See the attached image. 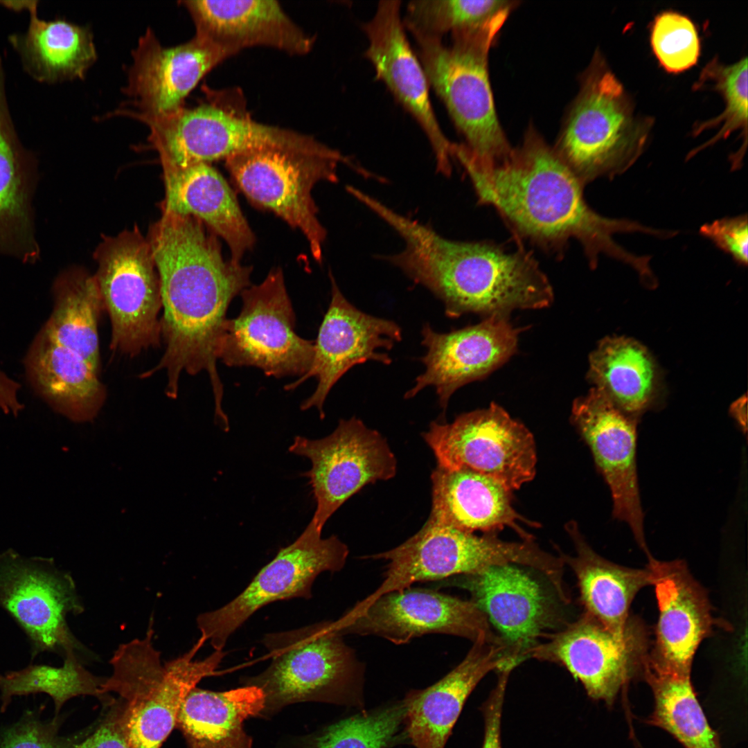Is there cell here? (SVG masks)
I'll return each instance as SVG.
<instances>
[{"label": "cell", "mask_w": 748, "mask_h": 748, "mask_svg": "<svg viewBox=\"0 0 748 748\" xmlns=\"http://www.w3.org/2000/svg\"><path fill=\"white\" fill-rule=\"evenodd\" d=\"M451 152L470 178L479 202L495 208L517 238L558 254L574 239L593 268L600 255H607L641 276L649 274L650 257L628 252L613 236L632 232L660 236L661 231L591 209L584 185L533 127L522 145L501 161L479 157L463 143H453Z\"/></svg>", "instance_id": "6da1fadb"}, {"label": "cell", "mask_w": 748, "mask_h": 748, "mask_svg": "<svg viewBox=\"0 0 748 748\" xmlns=\"http://www.w3.org/2000/svg\"><path fill=\"white\" fill-rule=\"evenodd\" d=\"M159 278L163 315L159 362L142 373L165 371V393L177 398L182 373L209 377L215 408H222L217 361L230 303L250 285L252 268L226 260L213 235L191 216L163 214L147 237Z\"/></svg>", "instance_id": "7a4b0ae2"}, {"label": "cell", "mask_w": 748, "mask_h": 748, "mask_svg": "<svg viewBox=\"0 0 748 748\" xmlns=\"http://www.w3.org/2000/svg\"><path fill=\"white\" fill-rule=\"evenodd\" d=\"M386 222L404 248L386 259L440 299L450 318L508 317L513 310L544 308L553 301L548 278L524 249L449 240L397 212Z\"/></svg>", "instance_id": "3957f363"}, {"label": "cell", "mask_w": 748, "mask_h": 748, "mask_svg": "<svg viewBox=\"0 0 748 748\" xmlns=\"http://www.w3.org/2000/svg\"><path fill=\"white\" fill-rule=\"evenodd\" d=\"M653 125L652 118L636 112L623 85L596 51L553 148L585 186L628 170L643 152Z\"/></svg>", "instance_id": "277c9868"}, {"label": "cell", "mask_w": 748, "mask_h": 748, "mask_svg": "<svg viewBox=\"0 0 748 748\" xmlns=\"http://www.w3.org/2000/svg\"><path fill=\"white\" fill-rule=\"evenodd\" d=\"M151 616L145 637L121 644L110 659L112 673L102 694L118 695V720L130 748H161L175 728L180 706L204 678L212 675L225 652L215 650L193 659L204 644L200 639L183 655L164 664L152 643Z\"/></svg>", "instance_id": "5b68a950"}, {"label": "cell", "mask_w": 748, "mask_h": 748, "mask_svg": "<svg viewBox=\"0 0 748 748\" xmlns=\"http://www.w3.org/2000/svg\"><path fill=\"white\" fill-rule=\"evenodd\" d=\"M342 636L332 629L331 621L266 634L262 643L271 661L262 673L243 682L262 690L261 714L305 701L363 709L364 665Z\"/></svg>", "instance_id": "8992f818"}, {"label": "cell", "mask_w": 748, "mask_h": 748, "mask_svg": "<svg viewBox=\"0 0 748 748\" xmlns=\"http://www.w3.org/2000/svg\"><path fill=\"white\" fill-rule=\"evenodd\" d=\"M502 28L443 39L414 37L429 87L443 101L463 143L481 158L501 161L512 152L497 114L488 74V53Z\"/></svg>", "instance_id": "52a82bcc"}, {"label": "cell", "mask_w": 748, "mask_h": 748, "mask_svg": "<svg viewBox=\"0 0 748 748\" xmlns=\"http://www.w3.org/2000/svg\"><path fill=\"white\" fill-rule=\"evenodd\" d=\"M364 558L389 561L384 580L372 594L346 612L347 615L357 613L384 594L409 588L416 582L441 581L508 564L544 572L551 564L550 554L533 540L506 542L494 533L479 536L431 517L400 545Z\"/></svg>", "instance_id": "ba28073f"}, {"label": "cell", "mask_w": 748, "mask_h": 748, "mask_svg": "<svg viewBox=\"0 0 748 748\" xmlns=\"http://www.w3.org/2000/svg\"><path fill=\"white\" fill-rule=\"evenodd\" d=\"M149 140L162 168H184L242 152L276 148L317 156L339 153L315 139L290 130L262 124L217 105L181 107L164 115L143 116Z\"/></svg>", "instance_id": "9c48e42d"}, {"label": "cell", "mask_w": 748, "mask_h": 748, "mask_svg": "<svg viewBox=\"0 0 748 748\" xmlns=\"http://www.w3.org/2000/svg\"><path fill=\"white\" fill-rule=\"evenodd\" d=\"M93 275L111 323L109 348L134 357L161 343L159 278L147 238L135 226L104 235Z\"/></svg>", "instance_id": "30bf717a"}, {"label": "cell", "mask_w": 748, "mask_h": 748, "mask_svg": "<svg viewBox=\"0 0 748 748\" xmlns=\"http://www.w3.org/2000/svg\"><path fill=\"white\" fill-rule=\"evenodd\" d=\"M225 166L240 190L254 204L269 210L307 239L313 258L322 261L326 230L317 217L312 190L319 182L338 181L337 167L346 163L367 175L341 152L317 156L276 148L232 155Z\"/></svg>", "instance_id": "8fae6325"}, {"label": "cell", "mask_w": 748, "mask_h": 748, "mask_svg": "<svg viewBox=\"0 0 748 748\" xmlns=\"http://www.w3.org/2000/svg\"><path fill=\"white\" fill-rule=\"evenodd\" d=\"M239 315L226 319L217 358L228 366H254L276 378L309 370L314 341L295 332L296 317L283 271L273 269L258 285L241 293Z\"/></svg>", "instance_id": "7c38bea8"}, {"label": "cell", "mask_w": 748, "mask_h": 748, "mask_svg": "<svg viewBox=\"0 0 748 748\" xmlns=\"http://www.w3.org/2000/svg\"><path fill=\"white\" fill-rule=\"evenodd\" d=\"M321 533L310 522L301 535L281 548L239 595L217 609L199 614L200 639L215 650H222L230 636L262 607L278 600L312 598L317 576L340 571L349 553L337 536L322 538Z\"/></svg>", "instance_id": "4fadbf2b"}, {"label": "cell", "mask_w": 748, "mask_h": 748, "mask_svg": "<svg viewBox=\"0 0 748 748\" xmlns=\"http://www.w3.org/2000/svg\"><path fill=\"white\" fill-rule=\"evenodd\" d=\"M422 436L441 467L479 472L510 491L535 475L532 434L495 403L459 415L451 423L433 421Z\"/></svg>", "instance_id": "5bb4252c"}, {"label": "cell", "mask_w": 748, "mask_h": 748, "mask_svg": "<svg viewBox=\"0 0 748 748\" xmlns=\"http://www.w3.org/2000/svg\"><path fill=\"white\" fill-rule=\"evenodd\" d=\"M0 607L26 634L31 659L44 652L64 657L83 650L66 622L84 607L72 576L52 559L0 553Z\"/></svg>", "instance_id": "9a60e30c"}, {"label": "cell", "mask_w": 748, "mask_h": 748, "mask_svg": "<svg viewBox=\"0 0 748 748\" xmlns=\"http://www.w3.org/2000/svg\"><path fill=\"white\" fill-rule=\"evenodd\" d=\"M288 450L311 461L304 473L317 504L310 522L321 531L346 500L368 483L394 477L397 470L386 438L354 416L340 420L325 438L296 436Z\"/></svg>", "instance_id": "2e32d148"}, {"label": "cell", "mask_w": 748, "mask_h": 748, "mask_svg": "<svg viewBox=\"0 0 748 748\" xmlns=\"http://www.w3.org/2000/svg\"><path fill=\"white\" fill-rule=\"evenodd\" d=\"M528 653L563 666L589 697L608 704L637 673L648 656V636L642 622L630 617L621 633L607 629L584 612L554 634H544Z\"/></svg>", "instance_id": "e0dca14e"}, {"label": "cell", "mask_w": 748, "mask_h": 748, "mask_svg": "<svg viewBox=\"0 0 748 748\" xmlns=\"http://www.w3.org/2000/svg\"><path fill=\"white\" fill-rule=\"evenodd\" d=\"M341 634L374 635L396 645L427 634L496 641L485 614L466 600L426 589L407 588L384 594L353 615L331 621Z\"/></svg>", "instance_id": "ac0fdd59"}, {"label": "cell", "mask_w": 748, "mask_h": 748, "mask_svg": "<svg viewBox=\"0 0 748 748\" xmlns=\"http://www.w3.org/2000/svg\"><path fill=\"white\" fill-rule=\"evenodd\" d=\"M331 300L314 341V355L309 370L295 382L285 386L290 391L314 377L317 386L301 409L316 407L325 416L323 404L335 383L352 367L367 361L390 364L391 358L379 349L391 350L402 339V331L393 321L368 314L355 307L343 295L332 274Z\"/></svg>", "instance_id": "d6986e66"}, {"label": "cell", "mask_w": 748, "mask_h": 748, "mask_svg": "<svg viewBox=\"0 0 748 748\" xmlns=\"http://www.w3.org/2000/svg\"><path fill=\"white\" fill-rule=\"evenodd\" d=\"M368 39L365 55L399 104L418 124L434 154L437 171H452L450 142L434 112L424 68L412 49L403 23L400 1H381L371 19L363 25Z\"/></svg>", "instance_id": "ffe728a7"}, {"label": "cell", "mask_w": 748, "mask_h": 748, "mask_svg": "<svg viewBox=\"0 0 748 748\" xmlns=\"http://www.w3.org/2000/svg\"><path fill=\"white\" fill-rule=\"evenodd\" d=\"M571 418L609 488L613 516L627 524L649 555L636 470L637 419L621 411L596 387L575 400Z\"/></svg>", "instance_id": "44dd1931"}, {"label": "cell", "mask_w": 748, "mask_h": 748, "mask_svg": "<svg viewBox=\"0 0 748 748\" xmlns=\"http://www.w3.org/2000/svg\"><path fill=\"white\" fill-rule=\"evenodd\" d=\"M421 334L427 349L421 357L425 369L404 398H411L425 387L433 386L445 411L458 389L486 377L515 354L519 330L508 317H490L447 333L437 332L426 323Z\"/></svg>", "instance_id": "7402d4cb"}, {"label": "cell", "mask_w": 748, "mask_h": 748, "mask_svg": "<svg viewBox=\"0 0 748 748\" xmlns=\"http://www.w3.org/2000/svg\"><path fill=\"white\" fill-rule=\"evenodd\" d=\"M441 581L467 590L471 600L522 661L556 623L557 612L551 597L519 565L492 566Z\"/></svg>", "instance_id": "603a6c76"}, {"label": "cell", "mask_w": 748, "mask_h": 748, "mask_svg": "<svg viewBox=\"0 0 748 748\" xmlns=\"http://www.w3.org/2000/svg\"><path fill=\"white\" fill-rule=\"evenodd\" d=\"M229 56L222 48L196 35L184 44L163 47L148 28L133 51L125 88L140 111L130 115L155 116L179 109L203 76Z\"/></svg>", "instance_id": "cb8c5ba5"}, {"label": "cell", "mask_w": 748, "mask_h": 748, "mask_svg": "<svg viewBox=\"0 0 748 748\" xmlns=\"http://www.w3.org/2000/svg\"><path fill=\"white\" fill-rule=\"evenodd\" d=\"M648 559L659 610L650 654L670 668L691 675L696 651L716 623L708 595L685 562L659 561L652 555Z\"/></svg>", "instance_id": "d4e9b609"}, {"label": "cell", "mask_w": 748, "mask_h": 748, "mask_svg": "<svg viewBox=\"0 0 748 748\" xmlns=\"http://www.w3.org/2000/svg\"><path fill=\"white\" fill-rule=\"evenodd\" d=\"M517 660L503 640L479 639L463 660L434 684L408 692L405 731L416 748H444L468 696L489 672Z\"/></svg>", "instance_id": "484cf974"}, {"label": "cell", "mask_w": 748, "mask_h": 748, "mask_svg": "<svg viewBox=\"0 0 748 748\" xmlns=\"http://www.w3.org/2000/svg\"><path fill=\"white\" fill-rule=\"evenodd\" d=\"M38 159L21 143L9 110L0 57V256L24 264L40 260L33 199L39 182Z\"/></svg>", "instance_id": "4316f807"}, {"label": "cell", "mask_w": 748, "mask_h": 748, "mask_svg": "<svg viewBox=\"0 0 748 748\" xmlns=\"http://www.w3.org/2000/svg\"><path fill=\"white\" fill-rule=\"evenodd\" d=\"M205 38L233 55L242 48L265 46L290 54L309 52L314 39L306 35L274 0L182 1Z\"/></svg>", "instance_id": "83f0119b"}, {"label": "cell", "mask_w": 748, "mask_h": 748, "mask_svg": "<svg viewBox=\"0 0 748 748\" xmlns=\"http://www.w3.org/2000/svg\"><path fill=\"white\" fill-rule=\"evenodd\" d=\"M162 213L192 216L227 244L231 260L240 262L255 244V235L223 177L208 163L163 168Z\"/></svg>", "instance_id": "f1b7e54d"}, {"label": "cell", "mask_w": 748, "mask_h": 748, "mask_svg": "<svg viewBox=\"0 0 748 748\" xmlns=\"http://www.w3.org/2000/svg\"><path fill=\"white\" fill-rule=\"evenodd\" d=\"M429 517L451 527L473 533H495L506 526L523 540H533L520 522L533 526L512 505L511 491L496 480L468 469H434Z\"/></svg>", "instance_id": "f546056e"}, {"label": "cell", "mask_w": 748, "mask_h": 748, "mask_svg": "<svg viewBox=\"0 0 748 748\" xmlns=\"http://www.w3.org/2000/svg\"><path fill=\"white\" fill-rule=\"evenodd\" d=\"M24 363L33 387L55 411L78 422L97 416L106 400V388L99 374L78 354L41 330Z\"/></svg>", "instance_id": "4dcf8cb0"}, {"label": "cell", "mask_w": 748, "mask_h": 748, "mask_svg": "<svg viewBox=\"0 0 748 748\" xmlns=\"http://www.w3.org/2000/svg\"><path fill=\"white\" fill-rule=\"evenodd\" d=\"M38 3L37 0L28 1L25 10L30 20L26 31L8 36L24 70L42 83L83 79L97 58L91 33L64 19L39 18Z\"/></svg>", "instance_id": "1f68e13d"}, {"label": "cell", "mask_w": 748, "mask_h": 748, "mask_svg": "<svg viewBox=\"0 0 748 748\" xmlns=\"http://www.w3.org/2000/svg\"><path fill=\"white\" fill-rule=\"evenodd\" d=\"M567 530L575 555H561L577 579L585 612L613 632H623L629 622L630 605L637 593L652 585L651 573L613 563L596 553L574 523Z\"/></svg>", "instance_id": "d6a6232c"}, {"label": "cell", "mask_w": 748, "mask_h": 748, "mask_svg": "<svg viewBox=\"0 0 748 748\" xmlns=\"http://www.w3.org/2000/svg\"><path fill=\"white\" fill-rule=\"evenodd\" d=\"M264 707L265 695L255 686L223 692L195 687L180 706L175 728L188 748H251L244 722Z\"/></svg>", "instance_id": "836d02e7"}, {"label": "cell", "mask_w": 748, "mask_h": 748, "mask_svg": "<svg viewBox=\"0 0 748 748\" xmlns=\"http://www.w3.org/2000/svg\"><path fill=\"white\" fill-rule=\"evenodd\" d=\"M53 312L42 330L100 373L98 324L105 311L95 277L82 267L62 271L53 287Z\"/></svg>", "instance_id": "e575fe53"}, {"label": "cell", "mask_w": 748, "mask_h": 748, "mask_svg": "<svg viewBox=\"0 0 748 748\" xmlns=\"http://www.w3.org/2000/svg\"><path fill=\"white\" fill-rule=\"evenodd\" d=\"M587 376L621 411L636 419L654 398V365L646 350L632 339H603L590 355Z\"/></svg>", "instance_id": "d590c367"}, {"label": "cell", "mask_w": 748, "mask_h": 748, "mask_svg": "<svg viewBox=\"0 0 748 748\" xmlns=\"http://www.w3.org/2000/svg\"><path fill=\"white\" fill-rule=\"evenodd\" d=\"M641 673L654 695L650 724L668 731L684 748H722L696 697L689 674L663 665L650 654Z\"/></svg>", "instance_id": "8d00e7d4"}, {"label": "cell", "mask_w": 748, "mask_h": 748, "mask_svg": "<svg viewBox=\"0 0 748 748\" xmlns=\"http://www.w3.org/2000/svg\"><path fill=\"white\" fill-rule=\"evenodd\" d=\"M105 679L87 670L75 652L66 654L60 667L31 664L20 670L0 673V711L5 713L15 697L38 693L52 699L54 715H60L66 702L80 695L96 697L107 706L114 698L100 691Z\"/></svg>", "instance_id": "74e56055"}, {"label": "cell", "mask_w": 748, "mask_h": 748, "mask_svg": "<svg viewBox=\"0 0 748 748\" xmlns=\"http://www.w3.org/2000/svg\"><path fill=\"white\" fill-rule=\"evenodd\" d=\"M519 1L506 0H414L406 7L403 23L413 37L443 39L479 30L507 19Z\"/></svg>", "instance_id": "f35d334b"}, {"label": "cell", "mask_w": 748, "mask_h": 748, "mask_svg": "<svg viewBox=\"0 0 748 748\" xmlns=\"http://www.w3.org/2000/svg\"><path fill=\"white\" fill-rule=\"evenodd\" d=\"M402 700L341 720L305 738V748H391L408 741Z\"/></svg>", "instance_id": "ab89813d"}, {"label": "cell", "mask_w": 748, "mask_h": 748, "mask_svg": "<svg viewBox=\"0 0 748 748\" xmlns=\"http://www.w3.org/2000/svg\"><path fill=\"white\" fill-rule=\"evenodd\" d=\"M709 88L718 91L725 102V109L720 115L695 124L693 134L720 125L718 133L704 145L692 150L693 157L698 151L727 139L735 131L740 130L747 143V57L745 56L732 64H724L714 57L702 69L695 90Z\"/></svg>", "instance_id": "60d3db41"}, {"label": "cell", "mask_w": 748, "mask_h": 748, "mask_svg": "<svg viewBox=\"0 0 748 748\" xmlns=\"http://www.w3.org/2000/svg\"><path fill=\"white\" fill-rule=\"evenodd\" d=\"M650 43L660 65L668 73L689 69L700 57V42L695 24L676 12L665 11L656 16Z\"/></svg>", "instance_id": "b9f144b4"}, {"label": "cell", "mask_w": 748, "mask_h": 748, "mask_svg": "<svg viewBox=\"0 0 748 748\" xmlns=\"http://www.w3.org/2000/svg\"><path fill=\"white\" fill-rule=\"evenodd\" d=\"M42 709L26 710L17 721L6 727L0 732V748H78L97 723L73 734L62 736L60 729L63 719L60 714L44 720L41 718Z\"/></svg>", "instance_id": "7bdbcfd3"}, {"label": "cell", "mask_w": 748, "mask_h": 748, "mask_svg": "<svg viewBox=\"0 0 748 748\" xmlns=\"http://www.w3.org/2000/svg\"><path fill=\"white\" fill-rule=\"evenodd\" d=\"M700 233L720 249L730 255L738 264L746 266L748 260V226L746 215L725 217L704 224Z\"/></svg>", "instance_id": "ee69618b"}, {"label": "cell", "mask_w": 748, "mask_h": 748, "mask_svg": "<svg viewBox=\"0 0 748 748\" xmlns=\"http://www.w3.org/2000/svg\"><path fill=\"white\" fill-rule=\"evenodd\" d=\"M105 709V714L78 748H130L119 723L116 700L114 699Z\"/></svg>", "instance_id": "f6af8a7d"}, {"label": "cell", "mask_w": 748, "mask_h": 748, "mask_svg": "<svg viewBox=\"0 0 748 748\" xmlns=\"http://www.w3.org/2000/svg\"><path fill=\"white\" fill-rule=\"evenodd\" d=\"M512 669L497 671L498 681L484 706L485 735L482 748L501 747V720L508 679Z\"/></svg>", "instance_id": "bcb514c9"}, {"label": "cell", "mask_w": 748, "mask_h": 748, "mask_svg": "<svg viewBox=\"0 0 748 748\" xmlns=\"http://www.w3.org/2000/svg\"><path fill=\"white\" fill-rule=\"evenodd\" d=\"M19 384L0 370V411L17 416L24 405L19 400Z\"/></svg>", "instance_id": "7dc6e473"}]
</instances>
